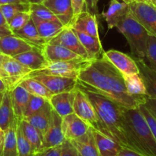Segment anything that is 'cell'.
<instances>
[{
  "mask_svg": "<svg viewBox=\"0 0 156 156\" xmlns=\"http://www.w3.org/2000/svg\"><path fill=\"white\" fill-rule=\"evenodd\" d=\"M77 82L127 109L145 102L146 95L133 96L128 92L123 75L103 56L89 61L80 72Z\"/></svg>",
  "mask_w": 156,
  "mask_h": 156,
  "instance_id": "cell-1",
  "label": "cell"
},
{
  "mask_svg": "<svg viewBox=\"0 0 156 156\" xmlns=\"http://www.w3.org/2000/svg\"><path fill=\"white\" fill-rule=\"evenodd\" d=\"M77 85L86 93L94 108L99 120L97 130L114 140L122 148L132 150L131 146L125 136L124 125V111L125 108L100 93L81 85L78 82Z\"/></svg>",
  "mask_w": 156,
  "mask_h": 156,
  "instance_id": "cell-2",
  "label": "cell"
},
{
  "mask_svg": "<svg viewBox=\"0 0 156 156\" xmlns=\"http://www.w3.org/2000/svg\"><path fill=\"white\" fill-rule=\"evenodd\" d=\"M125 132L132 150L142 156H156V140L139 107L124 111Z\"/></svg>",
  "mask_w": 156,
  "mask_h": 156,
  "instance_id": "cell-3",
  "label": "cell"
},
{
  "mask_svg": "<svg viewBox=\"0 0 156 156\" xmlns=\"http://www.w3.org/2000/svg\"><path fill=\"white\" fill-rule=\"evenodd\" d=\"M116 28L126 39L132 55L135 58L146 59L147 45L150 34L135 18L131 11H129Z\"/></svg>",
  "mask_w": 156,
  "mask_h": 156,
  "instance_id": "cell-4",
  "label": "cell"
},
{
  "mask_svg": "<svg viewBox=\"0 0 156 156\" xmlns=\"http://www.w3.org/2000/svg\"><path fill=\"white\" fill-rule=\"evenodd\" d=\"M90 60L84 59H76L49 62V64L45 68L38 70V71H33L31 73H34V74L43 73V74L54 75V76L77 79L80 70L85 66V65Z\"/></svg>",
  "mask_w": 156,
  "mask_h": 156,
  "instance_id": "cell-5",
  "label": "cell"
},
{
  "mask_svg": "<svg viewBox=\"0 0 156 156\" xmlns=\"http://www.w3.org/2000/svg\"><path fill=\"white\" fill-rule=\"evenodd\" d=\"M74 91L73 101V113L80 118L88 123L91 127L97 129L99 120L96 116L94 108L89 100L86 93L76 85Z\"/></svg>",
  "mask_w": 156,
  "mask_h": 156,
  "instance_id": "cell-6",
  "label": "cell"
},
{
  "mask_svg": "<svg viewBox=\"0 0 156 156\" xmlns=\"http://www.w3.org/2000/svg\"><path fill=\"white\" fill-rule=\"evenodd\" d=\"M128 5L135 18L150 34L156 37V6L150 3L137 1H132Z\"/></svg>",
  "mask_w": 156,
  "mask_h": 156,
  "instance_id": "cell-7",
  "label": "cell"
},
{
  "mask_svg": "<svg viewBox=\"0 0 156 156\" xmlns=\"http://www.w3.org/2000/svg\"><path fill=\"white\" fill-rule=\"evenodd\" d=\"M26 77H32L41 82L53 94L71 91L77 85V79L54 75L30 73Z\"/></svg>",
  "mask_w": 156,
  "mask_h": 156,
  "instance_id": "cell-8",
  "label": "cell"
},
{
  "mask_svg": "<svg viewBox=\"0 0 156 156\" xmlns=\"http://www.w3.org/2000/svg\"><path fill=\"white\" fill-rule=\"evenodd\" d=\"M48 44H59V45L64 46L71 51L74 52L83 59L90 60L89 59L87 50L82 45L79 38L71 27H64L56 37L49 41Z\"/></svg>",
  "mask_w": 156,
  "mask_h": 156,
  "instance_id": "cell-9",
  "label": "cell"
},
{
  "mask_svg": "<svg viewBox=\"0 0 156 156\" xmlns=\"http://www.w3.org/2000/svg\"><path fill=\"white\" fill-rule=\"evenodd\" d=\"M2 66L6 76V82L9 91H12L23 79L32 72L19 61L10 56L6 57Z\"/></svg>",
  "mask_w": 156,
  "mask_h": 156,
  "instance_id": "cell-10",
  "label": "cell"
},
{
  "mask_svg": "<svg viewBox=\"0 0 156 156\" xmlns=\"http://www.w3.org/2000/svg\"><path fill=\"white\" fill-rule=\"evenodd\" d=\"M102 56L106 58L123 76L139 73V68L133 58L119 50H110L102 53Z\"/></svg>",
  "mask_w": 156,
  "mask_h": 156,
  "instance_id": "cell-11",
  "label": "cell"
},
{
  "mask_svg": "<svg viewBox=\"0 0 156 156\" xmlns=\"http://www.w3.org/2000/svg\"><path fill=\"white\" fill-rule=\"evenodd\" d=\"M65 138L62 131V117L53 109L50 125L43 136L41 149L62 145Z\"/></svg>",
  "mask_w": 156,
  "mask_h": 156,
  "instance_id": "cell-12",
  "label": "cell"
},
{
  "mask_svg": "<svg viewBox=\"0 0 156 156\" xmlns=\"http://www.w3.org/2000/svg\"><path fill=\"white\" fill-rule=\"evenodd\" d=\"M90 126L73 113L62 118V131L65 140H72L82 136L90 129Z\"/></svg>",
  "mask_w": 156,
  "mask_h": 156,
  "instance_id": "cell-13",
  "label": "cell"
},
{
  "mask_svg": "<svg viewBox=\"0 0 156 156\" xmlns=\"http://www.w3.org/2000/svg\"><path fill=\"white\" fill-rule=\"evenodd\" d=\"M33 45L15 34L0 37V53L14 57L17 55L33 49Z\"/></svg>",
  "mask_w": 156,
  "mask_h": 156,
  "instance_id": "cell-14",
  "label": "cell"
},
{
  "mask_svg": "<svg viewBox=\"0 0 156 156\" xmlns=\"http://www.w3.org/2000/svg\"><path fill=\"white\" fill-rule=\"evenodd\" d=\"M42 4L54 14L64 27H70L73 19L70 0H44Z\"/></svg>",
  "mask_w": 156,
  "mask_h": 156,
  "instance_id": "cell-15",
  "label": "cell"
},
{
  "mask_svg": "<svg viewBox=\"0 0 156 156\" xmlns=\"http://www.w3.org/2000/svg\"><path fill=\"white\" fill-rule=\"evenodd\" d=\"M13 58L30 69L32 72L42 69L49 64L43 53L42 47H35L32 50L20 53Z\"/></svg>",
  "mask_w": 156,
  "mask_h": 156,
  "instance_id": "cell-16",
  "label": "cell"
},
{
  "mask_svg": "<svg viewBox=\"0 0 156 156\" xmlns=\"http://www.w3.org/2000/svg\"><path fill=\"white\" fill-rule=\"evenodd\" d=\"M129 11L128 3L119 0H110L108 9L102 15L106 21L109 29H113L123 20Z\"/></svg>",
  "mask_w": 156,
  "mask_h": 156,
  "instance_id": "cell-17",
  "label": "cell"
},
{
  "mask_svg": "<svg viewBox=\"0 0 156 156\" xmlns=\"http://www.w3.org/2000/svg\"><path fill=\"white\" fill-rule=\"evenodd\" d=\"M70 27L79 31L99 38L98 31V23L96 15L90 13L88 11L80 14L73 19Z\"/></svg>",
  "mask_w": 156,
  "mask_h": 156,
  "instance_id": "cell-18",
  "label": "cell"
},
{
  "mask_svg": "<svg viewBox=\"0 0 156 156\" xmlns=\"http://www.w3.org/2000/svg\"><path fill=\"white\" fill-rule=\"evenodd\" d=\"M42 52L49 62L83 59L74 52L59 44H46L42 47Z\"/></svg>",
  "mask_w": 156,
  "mask_h": 156,
  "instance_id": "cell-19",
  "label": "cell"
},
{
  "mask_svg": "<svg viewBox=\"0 0 156 156\" xmlns=\"http://www.w3.org/2000/svg\"><path fill=\"white\" fill-rule=\"evenodd\" d=\"M52 111H53V108L50 102L47 101L41 109L24 119L29 122L32 126H35L43 136L50 125L52 117Z\"/></svg>",
  "mask_w": 156,
  "mask_h": 156,
  "instance_id": "cell-20",
  "label": "cell"
},
{
  "mask_svg": "<svg viewBox=\"0 0 156 156\" xmlns=\"http://www.w3.org/2000/svg\"><path fill=\"white\" fill-rule=\"evenodd\" d=\"M73 96L74 91L73 90L68 92L53 94L48 101L50 102L52 108L63 118L65 116L73 113Z\"/></svg>",
  "mask_w": 156,
  "mask_h": 156,
  "instance_id": "cell-21",
  "label": "cell"
},
{
  "mask_svg": "<svg viewBox=\"0 0 156 156\" xmlns=\"http://www.w3.org/2000/svg\"><path fill=\"white\" fill-rule=\"evenodd\" d=\"M100 156H117L122 146L100 131L91 127Z\"/></svg>",
  "mask_w": 156,
  "mask_h": 156,
  "instance_id": "cell-22",
  "label": "cell"
},
{
  "mask_svg": "<svg viewBox=\"0 0 156 156\" xmlns=\"http://www.w3.org/2000/svg\"><path fill=\"white\" fill-rule=\"evenodd\" d=\"M32 19L40 36L47 43L56 37L65 27L60 21L42 20L33 16H32Z\"/></svg>",
  "mask_w": 156,
  "mask_h": 156,
  "instance_id": "cell-23",
  "label": "cell"
},
{
  "mask_svg": "<svg viewBox=\"0 0 156 156\" xmlns=\"http://www.w3.org/2000/svg\"><path fill=\"white\" fill-rule=\"evenodd\" d=\"M31 94L21 85H18L11 91L12 107L15 116L18 120L24 118V112L30 98Z\"/></svg>",
  "mask_w": 156,
  "mask_h": 156,
  "instance_id": "cell-24",
  "label": "cell"
},
{
  "mask_svg": "<svg viewBox=\"0 0 156 156\" xmlns=\"http://www.w3.org/2000/svg\"><path fill=\"white\" fill-rule=\"evenodd\" d=\"M70 141L81 156H100L92 132L91 126L84 136Z\"/></svg>",
  "mask_w": 156,
  "mask_h": 156,
  "instance_id": "cell-25",
  "label": "cell"
},
{
  "mask_svg": "<svg viewBox=\"0 0 156 156\" xmlns=\"http://www.w3.org/2000/svg\"><path fill=\"white\" fill-rule=\"evenodd\" d=\"M139 70V75L143 80L148 96L156 98V73L150 68L144 59L133 58Z\"/></svg>",
  "mask_w": 156,
  "mask_h": 156,
  "instance_id": "cell-26",
  "label": "cell"
},
{
  "mask_svg": "<svg viewBox=\"0 0 156 156\" xmlns=\"http://www.w3.org/2000/svg\"><path fill=\"white\" fill-rule=\"evenodd\" d=\"M73 30H74L80 43L84 46L85 50H87V53H88L89 59L90 60L97 59V58L100 57L102 56V53L104 51L102 50V44H101V41L99 38H96L95 37L87 34L84 33V32L76 30L73 28Z\"/></svg>",
  "mask_w": 156,
  "mask_h": 156,
  "instance_id": "cell-27",
  "label": "cell"
},
{
  "mask_svg": "<svg viewBox=\"0 0 156 156\" xmlns=\"http://www.w3.org/2000/svg\"><path fill=\"white\" fill-rule=\"evenodd\" d=\"M15 120V113L12 107L11 91H6L0 105V127L6 131Z\"/></svg>",
  "mask_w": 156,
  "mask_h": 156,
  "instance_id": "cell-28",
  "label": "cell"
},
{
  "mask_svg": "<svg viewBox=\"0 0 156 156\" xmlns=\"http://www.w3.org/2000/svg\"><path fill=\"white\" fill-rule=\"evenodd\" d=\"M18 122L23 134L32 146L33 154L41 150L42 147L43 136L39 131L25 119L23 118L21 120H18Z\"/></svg>",
  "mask_w": 156,
  "mask_h": 156,
  "instance_id": "cell-29",
  "label": "cell"
},
{
  "mask_svg": "<svg viewBox=\"0 0 156 156\" xmlns=\"http://www.w3.org/2000/svg\"><path fill=\"white\" fill-rule=\"evenodd\" d=\"M13 34L19 37L21 39L24 40L27 42L37 46V47H42L43 46L47 44L38 33L35 24L32 19L29 21V22L25 26L16 31L13 32Z\"/></svg>",
  "mask_w": 156,
  "mask_h": 156,
  "instance_id": "cell-30",
  "label": "cell"
},
{
  "mask_svg": "<svg viewBox=\"0 0 156 156\" xmlns=\"http://www.w3.org/2000/svg\"><path fill=\"white\" fill-rule=\"evenodd\" d=\"M17 118L14 123L9 126V129L5 131V139L3 143L2 156H18L17 148Z\"/></svg>",
  "mask_w": 156,
  "mask_h": 156,
  "instance_id": "cell-31",
  "label": "cell"
},
{
  "mask_svg": "<svg viewBox=\"0 0 156 156\" xmlns=\"http://www.w3.org/2000/svg\"><path fill=\"white\" fill-rule=\"evenodd\" d=\"M18 85L24 87L31 94L40 96L47 99V101H49V99L53 95V94L41 82L32 77L24 78Z\"/></svg>",
  "mask_w": 156,
  "mask_h": 156,
  "instance_id": "cell-32",
  "label": "cell"
},
{
  "mask_svg": "<svg viewBox=\"0 0 156 156\" xmlns=\"http://www.w3.org/2000/svg\"><path fill=\"white\" fill-rule=\"evenodd\" d=\"M126 89L133 96L148 95L145 85L139 73L123 76Z\"/></svg>",
  "mask_w": 156,
  "mask_h": 156,
  "instance_id": "cell-33",
  "label": "cell"
},
{
  "mask_svg": "<svg viewBox=\"0 0 156 156\" xmlns=\"http://www.w3.org/2000/svg\"><path fill=\"white\" fill-rule=\"evenodd\" d=\"M0 9L8 24L12 18L19 12H30V3H12L0 5Z\"/></svg>",
  "mask_w": 156,
  "mask_h": 156,
  "instance_id": "cell-34",
  "label": "cell"
},
{
  "mask_svg": "<svg viewBox=\"0 0 156 156\" xmlns=\"http://www.w3.org/2000/svg\"><path fill=\"white\" fill-rule=\"evenodd\" d=\"M16 136H17V148H18V156H33L32 146L28 141L27 139L23 134L21 127L18 124V119H17V127H16Z\"/></svg>",
  "mask_w": 156,
  "mask_h": 156,
  "instance_id": "cell-35",
  "label": "cell"
},
{
  "mask_svg": "<svg viewBox=\"0 0 156 156\" xmlns=\"http://www.w3.org/2000/svg\"><path fill=\"white\" fill-rule=\"evenodd\" d=\"M30 13L32 16L39 19L59 21L54 14L43 4H30Z\"/></svg>",
  "mask_w": 156,
  "mask_h": 156,
  "instance_id": "cell-36",
  "label": "cell"
},
{
  "mask_svg": "<svg viewBox=\"0 0 156 156\" xmlns=\"http://www.w3.org/2000/svg\"><path fill=\"white\" fill-rule=\"evenodd\" d=\"M31 19H32V15L30 12H19L11 19L9 22V25L12 32L16 31L25 26Z\"/></svg>",
  "mask_w": 156,
  "mask_h": 156,
  "instance_id": "cell-37",
  "label": "cell"
},
{
  "mask_svg": "<svg viewBox=\"0 0 156 156\" xmlns=\"http://www.w3.org/2000/svg\"><path fill=\"white\" fill-rule=\"evenodd\" d=\"M47 101V99L44 98L34 95V94H31L27 108H26L25 112H24V118L29 117L32 114H33L34 113L38 111V110L41 109Z\"/></svg>",
  "mask_w": 156,
  "mask_h": 156,
  "instance_id": "cell-38",
  "label": "cell"
},
{
  "mask_svg": "<svg viewBox=\"0 0 156 156\" xmlns=\"http://www.w3.org/2000/svg\"><path fill=\"white\" fill-rule=\"evenodd\" d=\"M146 59L150 68L156 73V37L154 35L150 34L148 37Z\"/></svg>",
  "mask_w": 156,
  "mask_h": 156,
  "instance_id": "cell-39",
  "label": "cell"
},
{
  "mask_svg": "<svg viewBox=\"0 0 156 156\" xmlns=\"http://www.w3.org/2000/svg\"><path fill=\"white\" fill-rule=\"evenodd\" d=\"M139 109L140 110L141 113H142V115L145 117V120L148 123V126H149L150 129H151V133H152L153 136H154V139L156 140V119L151 115V113L148 111V110L145 108V106L143 104L139 105Z\"/></svg>",
  "mask_w": 156,
  "mask_h": 156,
  "instance_id": "cell-40",
  "label": "cell"
},
{
  "mask_svg": "<svg viewBox=\"0 0 156 156\" xmlns=\"http://www.w3.org/2000/svg\"><path fill=\"white\" fill-rule=\"evenodd\" d=\"M61 156H81L70 140H65L61 146Z\"/></svg>",
  "mask_w": 156,
  "mask_h": 156,
  "instance_id": "cell-41",
  "label": "cell"
},
{
  "mask_svg": "<svg viewBox=\"0 0 156 156\" xmlns=\"http://www.w3.org/2000/svg\"><path fill=\"white\" fill-rule=\"evenodd\" d=\"M61 146L62 145L54 146V147L41 149V150L33 154V156H61Z\"/></svg>",
  "mask_w": 156,
  "mask_h": 156,
  "instance_id": "cell-42",
  "label": "cell"
},
{
  "mask_svg": "<svg viewBox=\"0 0 156 156\" xmlns=\"http://www.w3.org/2000/svg\"><path fill=\"white\" fill-rule=\"evenodd\" d=\"M70 1H71L72 9H73V19L82 12L87 11L85 0H70Z\"/></svg>",
  "mask_w": 156,
  "mask_h": 156,
  "instance_id": "cell-43",
  "label": "cell"
},
{
  "mask_svg": "<svg viewBox=\"0 0 156 156\" xmlns=\"http://www.w3.org/2000/svg\"><path fill=\"white\" fill-rule=\"evenodd\" d=\"M12 34H13V32L11 30L7 21L6 20L5 17L3 16L1 9H0V37Z\"/></svg>",
  "mask_w": 156,
  "mask_h": 156,
  "instance_id": "cell-44",
  "label": "cell"
},
{
  "mask_svg": "<svg viewBox=\"0 0 156 156\" xmlns=\"http://www.w3.org/2000/svg\"><path fill=\"white\" fill-rule=\"evenodd\" d=\"M143 105L151 113V115L156 119V98L146 95Z\"/></svg>",
  "mask_w": 156,
  "mask_h": 156,
  "instance_id": "cell-45",
  "label": "cell"
},
{
  "mask_svg": "<svg viewBox=\"0 0 156 156\" xmlns=\"http://www.w3.org/2000/svg\"><path fill=\"white\" fill-rule=\"evenodd\" d=\"M87 11L93 15H96L98 12V2L99 0H85Z\"/></svg>",
  "mask_w": 156,
  "mask_h": 156,
  "instance_id": "cell-46",
  "label": "cell"
},
{
  "mask_svg": "<svg viewBox=\"0 0 156 156\" xmlns=\"http://www.w3.org/2000/svg\"><path fill=\"white\" fill-rule=\"evenodd\" d=\"M117 156H142L137 152L131 150V149H126V148H122L119 151Z\"/></svg>",
  "mask_w": 156,
  "mask_h": 156,
  "instance_id": "cell-47",
  "label": "cell"
},
{
  "mask_svg": "<svg viewBox=\"0 0 156 156\" xmlns=\"http://www.w3.org/2000/svg\"><path fill=\"white\" fill-rule=\"evenodd\" d=\"M8 56H6V55H3L0 53V78L2 79L3 80L6 82V73H5L4 69H3V62H4L5 59H6Z\"/></svg>",
  "mask_w": 156,
  "mask_h": 156,
  "instance_id": "cell-48",
  "label": "cell"
},
{
  "mask_svg": "<svg viewBox=\"0 0 156 156\" xmlns=\"http://www.w3.org/2000/svg\"><path fill=\"white\" fill-rule=\"evenodd\" d=\"M8 90H9V87H8L7 83L0 78V92H6Z\"/></svg>",
  "mask_w": 156,
  "mask_h": 156,
  "instance_id": "cell-49",
  "label": "cell"
},
{
  "mask_svg": "<svg viewBox=\"0 0 156 156\" xmlns=\"http://www.w3.org/2000/svg\"><path fill=\"white\" fill-rule=\"evenodd\" d=\"M19 2H21L19 0H0V5L12 4V3H19Z\"/></svg>",
  "mask_w": 156,
  "mask_h": 156,
  "instance_id": "cell-50",
  "label": "cell"
},
{
  "mask_svg": "<svg viewBox=\"0 0 156 156\" xmlns=\"http://www.w3.org/2000/svg\"><path fill=\"white\" fill-rule=\"evenodd\" d=\"M4 139H5V131L3 129H2V128L0 127V147L3 145L4 143Z\"/></svg>",
  "mask_w": 156,
  "mask_h": 156,
  "instance_id": "cell-51",
  "label": "cell"
},
{
  "mask_svg": "<svg viewBox=\"0 0 156 156\" xmlns=\"http://www.w3.org/2000/svg\"><path fill=\"white\" fill-rule=\"evenodd\" d=\"M44 0H28L30 4H42Z\"/></svg>",
  "mask_w": 156,
  "mask_h": 156,
  "instance_id": "cell-52",
  "label": "cell"
},
{
  "mask_svg": "<svg viewBox=\"0 0 156 156\" xmlns=\"http://www.w3.org/2000/svg\"><path fill=\"white\" fill-rule=\"evenodd\" d=\"M137 2H146V3H150L151 4V0H136Z\"/></svg>",
  "mask_w": 156,
  "mask_h": 156,
  "instance_id": "cell-53",
  "label": "cell"
},
{
  "mask_svg": "<svg viewBox=\"0 0 156 156\" xmlns=\"http://www.w3.org/2000/svg\"><path fill=\"white\" fill-rule=\"evenodd\" d=\"M4 93H5V92H0V105H1L2 101L3 95H4Z\"/></svg>",
  "mask_w": 156,
  "mask_h": 156,
  "instance_id": "cell-54",
  "label": "cell"
},
{
  "mask_svg": "<svg viewBox=\"0 0 156 156\" xmlns=\"http://www.w3.org/2000/svg\"><path fill=\"white\" fill-rule=\"evenodd\" d=\"M2 148H3V145L0 147V156H2Z\"/></svg>",
  "mask_w": 156,
  "mask_h": 156,
  "instance_id": "cell-55",
  "label": "cell"
},
{
  "mask_svg": "<svg viewBox=\"0 0 156 156\" xmlns=\"http://www.w3.org/2000/svg\"><path fill=\"white\" fill-rule=\"evenodd\" d=\"M151 4L154 5V6H156V0H151Z\"/></svg>",
  "mask_w": 156,
  "mask_h": 156,
  "instance_id": "cell-56",
  "label": "cell"
},
{
  "mask_svg": "<svg viewBox=\"0 0 156 156\" xmlns=\"http://www.w3.org/2000/svg\"><path fill=\"white\" fill-rule=\"evenodd\" d=\"M21 2H23V3H29L28 2V0H19Z\"/></svg>",
  "mask_w": 156,
  "mask_h": 156,
  "instance_id": "cell-57",
  "label": "cell"
},
{
  "mask_svg": "<svg viewBox=\"0 0 156 156\" xmlns=\"http://www.w3.org/2000/svg\"><path fill=\"white\" fill-rule=\"evenodd\" d=\"M122 1L125 2H127V3H130L132 2V0H122Z\"/></svg>",
  "mask_w": 156,
  "mask_h": 156,
  "instance_id": "cell-58",
  "label": "cell"
},
{
  "mask_svg": "<svg viewBox=\"0 0 156 156\" xmlns=\"http://www.w3.org/2000/svg\"><path fill=\"white\" fill-rule=\"evenodd\" d=\"M132 1H136V0H132Z\"/></svg>",
  "mask_w": 156,
  "mask_h": 156,
  "instance_id": "cell-59",
  "label": "cell"
}]
</instances>
